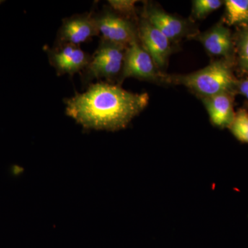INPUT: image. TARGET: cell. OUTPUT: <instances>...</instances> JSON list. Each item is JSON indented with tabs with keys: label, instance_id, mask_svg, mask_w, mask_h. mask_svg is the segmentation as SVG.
I'll use <instances>...</instances> for the list:
<instances>
[{
	"label": "cell",
	"instance_id": "6",
	"mask_svg": "<svg viewBox=\"0 0 248 248\" xmlns=\"http://www.w3.org/2000/svg\"><path fill=\"white\" fill-rule=\"evenodd\" d=\"M94 17L103 40L127 47L137 39L136 31L130 21L109 11Z\"/></svg>",
	"mask_w": 248,
	"mask_h": 248
},
{
	"label": "cell",
	"instance_id": "12",
	"mask_svg": "<svg viewBox=\"0 0 248 248\" xmlns=\"http://www.w3.org/2000/svg\"><path fill=\"white\" fill-rule=\"evenodd\" d=\"M225 4L231 25L248 21V0H227Z\"/></svg>",
	"mask_w": 248,
	"mask_h": 248
},
{
	"label": "cell",
	"instance_id": "14",
	"mask_svg": "<svg viewBox=\"0 0 248 248\" xmlns=\"http://www.w3.org/2000/svg\"><path fill=\"white\" fill-rule=\"evenodd\" d=\"M222 4L220 0H195L192 2V14L197 18H203L219 9Z\"/></svg>",
	"mask_w": 248,
	"mask_h": 248
},
{
	"label": "cell",
	"instance_id": "9",
	"mask_svg": "<svg viewBox=\"0 0 248 248\" xmlns=\"http://www.w3.org/2000/svg\"><path fill=\"white\" fill-rule=\"evenodd\" d=\"M145 19L161 31L170 41L179 40L187 32L185 21L156 8H148Z\"/></svg>",
	"mask_w": 248,
	"mask_h": 248
},
{
	"label": "cell",
	"instance_id": "3",
	"mask_svg": "<svg viewBox=\"0 0 248 248\" xmlns=\"http://www.w3.org/2000/svg\"><path fill=\"white\" fill-rule=\"evenodd\" d=\"M126 48L103 40L86 68L88 76L91 79L110 80L122 74Z\"/></svg>",
	"mask_w": 248,
	"mask_h": 248
},
{
	"label": "cell",
	"instance_id": "18",
	"mask_svg": "<svg viewBox=\"0 0 248 248\" xmlns=\"http://www.w3.org/2000/svg\"><path fill=\"white\" fill-rule=\"evenodd\" d=\"M1 2H3L2 1H0V4H1Z\"/></svg>",
	"mask_w": 248,
	"mask_h": 248
},
{
	"label": "cell",
	"instance_id": "1",
	"mask_svg": "<svg viewBox=\"0 0 248 248\" xmlns=\"http://www.w3.org/2000/svg\"><path fill=\"white\" fill-rule=\"evenodd\" d=\"M148 102L147 93L129 92L100 81L66 99V114L85 129L115 131L125 128Z\"/></svg>",
	"mask_w": 248,
	"mask_h": 248
},
{
	"label": "cell",
	"instance_id": "17",
	"mask_svg": "<svg viewBox=\"0 0 248 248\" xmlns=\"http://www.w3.org/2000/svg\"><path fill=\"white\" fill-rule=\"evenodd\" d=\"M239 92L248 99V79H245L240 83Z\"/></svg>",
	"mask_w": 248,
	"mask_h": 248
},
{
	"label": "cell",
	"instance_id": "5",
	"mask_svg": "<svg viewBox=\"0 0 248 248\" xmlns=\"http://www.w3.org/2000/svg\"><path fill=\"white\" fill-rule=\"evenodd\" d=\"M98 35L95 17L92 14L76 15L63 20L59 31V43L79 46Z\"/></svg>",
	"mask_w": 248,
	"mask_h": 248
},
{
	"label": "cell",
	"instance_id": "8",
	"mask_svg": "<svg viewBox=\"0 0 248 248\" xmlns=\"http://www.w3.org/2000/svg\"><path fill=\"white\" fill-rule=\"evenodd\" d=\"M140 40L158 68H164L170 53V41L146 19L140 27Z\"/></svg>",
	"mask_w": 248,
	"mask_h": 248
},
{
	"label": "cell",
	"instance_id": "15",
	"mask_svg": "<svg viewBox=\"0 0 248 248\" xmlns=\"http://www.w3.org/2000/svg\"><path fill=\"white\" fill-rule=\"evenodd\" d=\"M238 54L241 69L248 73V28L240 35L238 43Z\"/></svg>",
	"mask_w": 248,
	"mask_h": 248
},
{
	"label": "cell",
	"instance_id": "4",
	"mask_svg": "<svg viewBox=\"0 0 248 248\" xmlns=\"http://www.w3.org/2000/svg\"><path fill=\"white\" fill-rule=\"evenodd\" d=\"M161 74L157 71L156 64L149 53L140 46L135 39L125 49L122 80L128 78L140 79L155 80L159 79Z\"/></svg>",
	"mask_w": 248,
	"mask_h": 248
},
{
	"label": "cell",
	"instance_id": "7",
	"mask_svg": "<svg viewBox=\"0 0 248 248\" xmlns=\"http://www.w3.org/2000/svg\"><path fill=\"white\" fill-rule=\"evenodd\" d=\"M91 56L81 50L78 46L60 45L50 51L49 60L59 76L75 73L86 69L91 61Z\"/></svg>",
	"mask_w": 248,
	"mask_h": 248
},
{
	"label": "cell",
	"instance_id": "10",
	"mask_svg": "<svg viewBox=\"0 0 248 248\" xmlns=\"http://www.w3.org/2000/svg\"><path fill=\"white\" fill-rule=\"evenodd\" d=\"M203 101L212 124L218 128H229L235 115L231 94L221 93Z\"/></svg>",
	"mask_w": 248,
	"mask_h": 248
},
{
	"label": "cell",
	"instance_id": "11",
	"mask_svg": "<svg viewBox=\"0 0 248 248\" xmlns=\"http://www.w3.org/2000/svg\"><path fill=\"white\" fill-rule=\"evenodd\" d=\"M209 53L218 56H228L232 48L231 31L221 24L197 36Z\"/></svg>",
	"mask_w": 248,
	"mask_h": 248
},
{
	"label": "cell",
	"instance_id": "16",
	"mask_svg": "<svg viewBox=\"0 0 248 248\" xmlns=\"http://www.w3.org/2000/svg\"><path fill=\"white\" fill-rule=\"evenodd\" d=\"M137 1L134 0H110L109 4L115 11L120 14H132L135 11Z\"/></svg>",
	"mask_w": 248,
	"mask_h": 248
},
{
	"label": "cell",
	"instance_id": "13",
	"mask_svg": "<svg viewBox=\"0 0 248 248\" xmlns=\"http://www.w3.org/2000/svg\"><path fill=\"white\" fill-rule=\"evenodd\" d=\"M228 128L236 140L242 143H248V111L243 108L238 110Z\"/></svg>",
	"mask_w": 248,
	"mask_h": 248
},
{
	"label": "cell",
	"instance_id": "2",
	"mask_svg": "<svg viewBox=\"0 0 248 248\" xmlns=\"http://www.w3.org/2000/svg\"><path fill=\"white\" fill-rule=\"evenodd\" d=\"M168 82L183 85L203 98L228 93L236 84L231 67L226 61L218 60L200 71L184 76L164 77Z\"/></svg>",
	"mask_w": 248,
	"mask_h": 248
}]
</instances>
